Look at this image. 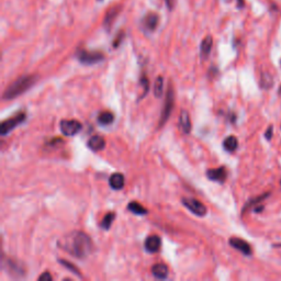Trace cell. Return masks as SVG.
<instances>
[{"label": "cell", "mask_w": 281, "mask_h": 281, "mask_svg": "<svg viewBox=\"0 0 281 281\" xmlns=\"http://www.w3.org/2000/svg\"><path fill=\"white\" fill-rule=\"evenodd\" d=\"M58 246L77 258H85L93 249L91 238L86 233L79 231H74L63 236L58 242Z\"/></svg>", "instance_id": "obj_1"}, {"label": "cell", "mask_w": 281, "mask_h": 281, "mask_svg": "<svg viewBox=\"0 0 281 281\" xmlns=\"http://www.w3.org/2000/svg\"><path fill=\"white\" fill-rule=\"evenodd\" d=\"M35 81H37V76L34 75H25L17 78L14 83L9 85L7 89L5 90L4 99L5 100H8V99H14L22 95V93L26 92Z\"/></svg>", "instance_id": "obj_2"}, {"label": "cell", "mask_w": 281, "mask_h": 281, "mask_svg": "<svg viewBox=\"0 0 281 281\" xmlns=\"http://www.w3.org/2000/svg\"><path fill=\"white\" fill-rule=\"evenodd\" d=\"M76 57L78 61L85 65H92L104 60V55L101 52L96 51H87V50H78L76 53Z\"/></svg>", "instance_id": "obj_3"}, {"label": "cell", "mask_w": 281, "mask_h": 281, "mask_svg": "<svg viewBox=\"0 0 281 281\" xmlns=\"http://www.w3.org/2000/svg\"><path fill=\"white\" fill-rule=\"evenodd\" d=\"M26 118H27L26 113L20 112V113H17L15 116H13V118L5 120L2 123V128H0V131H2V135H6V134H8L10 131H13L15 127L20 125L21 123L26 120Z\"/></svg>", "instance_id": "obj_4"}, {"label": "cell", "mask_w": 281, "mask_h": 281, "mask_svg": "<svg viewBox=\"0 0 281 281\" xmlns=\"http://www.w3.org/2000/svg\"><path fill=\"white\" fill-rule=\"evenodd\" d=\"M60 127L64 135L73 136L80 132L83 125L77 120H63L60 123Z\"/></svg>", "instance_id": "obj_5"}, {"label": "cell", "mask_w": 281, "mask_h": 281, "mask_svg": "<svg viewBox=\"0 0 281 281\" xmlns=\"http://www.w3.org/2000/svg\"><path fill=\"white\" fill-rule=\"evenodd\" d=\"M173 108H174V91L172 89V87H169L167 95H166V99H165V103H164V108L162 111L160 126H163L166 123V121L169 119Z\"/></svg>", "instance_id": "obj_6"}, {"label": "cell", "mask_w": 281, "mask_h": 281, "mask_svg": "<svg viewBox=\"0 0 281 281\" xmlns=\"http://www.w3.org/2000/svg\"><path fill=\"white\" fill-rule=\"evenodd\" d=\"M184 206L189 209L193 214H196L198 216H204L207 214V208L202 202H200L197 199L193 198H184L183 199Z\"/></svg>", "instance_id": "obj_7"}, {"label": "cell", "mask_w": 281, "mask_h": 281, "mask_svg": "<svg viewBox=\"0 0 281 281\" xmlns=\"http://www.w3.org/2000/svg\"><path fill=\"white\" fill-rule=\"evenodd\" d=\"M3 266L5 269H7L8 273L14 274L16 277H20L25 274V270H23V268L20 265H18V262L13 261L9 258H6V257H4L3 259Z\"/></svg>", "instance_id": "obj_8"}, {"label": "cell", "mask_w": 281, "mask_h": 281, "mask_svg": "<svg viewBox=\"0 0 281 281\" xmlns=\"http://www.w3.org/2000/svg\"><path fill=\"white\" fill-rule=\"evenodd\" d=\"M158 21H160V17H158L155 13H149L142 20L144 30L149 31V32L155 31L158 26Z\"/></svg>", "instance_id": "obj_9"}, {"label": "cell", "mask_w": 281, "mask_h": 281, "mask_svg": "<svg viewBox=\"0 0 281 281\" xmlns=\"http://www.w3.org/2000/svg\"><path fill=\"white\" fill-rule=\"evenodd\" d=\"M121 10H122L121 6H114V7L110 8V9L107 11V14H105V16H104L103 26H104L105 29H107L108 31L110 30L111 26H112L113 21L116 19V17H118L119 14L121 13Z\"/></svg>", "instance_id": "obj_10"}, {"label": "cell", "mask_w": 281, "mask_h": 281, "mask_svg": "<svg viewBox=\"0 0 281 281\" xmlns=\"http://www.w3.org/2000/svg\"><path fill=\"white\" fill-rule=\"evenodd\" d=\"M230 245L232 246L233 248H235L239 251H242V253L246 256H248L251 254V248H250V245L244 241L242 238H238V237H232L230 239Z\"/></svg>", "instance_id": "obj_11"}, {"label": "cell", "mask_w": 281, "mask_h": 281, "mask_svg": "<svg viewBox=\"0 0 281 281\" xmlns=\"http://www.w3.org/2000/svg\"><path fill=\"white\" fill-rule=\"evenodd\" d=\"M207 175H208V178L211 180L218 181V183H224L227 177V172H226V168L222 166L219 168L209 169Z\"/></svg>", "instance_id": "obj_12"}, {"label": "cell", "mask_w": 281, "mask_h": 281, "mask_svg": "<svg viewBox=\"0 0 281 281\" xmlns=\"http://www.w3.org/2000/svg\"><path fill=\"white\" fill-rule=\"evenodd\" d=\"M161 237L157 235H152L146 238L145 241V249L149 253H157L161 248Z\"/></svg>", "instance_id": "obj_13"}, {"label": "cell", "mask_w": 281, "mask_h": 281, "mask_svg": "<svg viewBox=\"0 0 281 281\" xmlns=\"http://www.w3.org/2000/svg\"><path fill=\"white\" fill-rule=\"evenodd\" d=\"M124 183H125V179H124V176L120 173H115L112 174L110 176L109 178V184L110 187L114 190H121L123 187H124Z\"/></svg>", "instance_id": "obj_14"}, {"label": "cell", "mask_w": 281, "mask_h": 281, "mask_svg": "<svg viewBox=\"0 0 281 281\" xmlns=\"http://www.w3.org/2000/svg\"><path fill=\"white\" fill-rule=\"evenodd\" d=\"M152 273L153 276L157 279H166L168 277V267L164 263H156L153 267H152Z\"/></svg>", "instance_id": "obj_15"}, {"label": "cell", "mask_w": 281, "mask_h": 281, "mask_svg": "<svg viewBox=\"0 0 281 281\" xmlns=\"http://www.w3.org/2000/svg\"><path fill=\"white\" fill-rule=\"evenodd\" d=\"M105 140L100 135H93L88 140V148L92 151H101L104 149Z\"/></svg>", "instance_id": "obj_16"}, {"label": "cell", "mask_w": 281, "mask_h": 281, "mask_svg": "<svg viewBox=\"0 0 281 281\" xmlns=\"http://www.w3.org/2000/svg\"><path fill=\"white\" fill-rule=\"evenodd\" d=\"M212 45H213V39L212 37H210V35H208V37H206L202 40L200 45V53L202 58H207L209 56L211 50H212Z\"/></svg>", "instance_id": "obj_17"}, {"label": "cell", "mask_w": 281, "mask_h": 281, "mask_svg": "<svg viewBox=\"0 0 281 281\" xmlns=\"http://www.w3.org/2000/svg\"><path fill=\"white\" fill-rule=\"evenodd\" d=\"M179 126L181 128V131L184 133L188 134L191 130V123H190V118L189 114L187 111H181L180 119H179Z\"/></svg>", "instance_id": "obj_18"}, {"label": "cell", "mask_w": 281, "mask_h": 281, "mask_svg": "<svg viewBox=\"0 0 281 281\" xmlns=\"http://www.w3.org/2000/svg\"><path fill=\"white\" fill-rule=\"evenodd\" d=\"M114 120V115L110 111H103L100 114L98 115V122L100 123L101 125H109Z\"/></svg>", "instance_id": "obj_19"}, {"label": "cell", "mask_w": 281, "mask_h": 281, "mask_svg": "<svg viewBox=\"0 0 281 281\" xmlns=\"http://www.w3.org/2000/svg\"><path fill=\"white\" fill-rule=\"evenodd\" d=\"M127 209L128 211H131L132 213L134 214H137V215H144V214H148V210H146L142 204L137 203L136 201H133L130 202L127 204Z\"/></svg>", "instance_id": "obj_20"}, {"label": "cell", "mask_w": 281, "mask_h": 281, "mask_svg": "<svg viewBox=\"0 0 281 281\" xmlns=\"http://www.w3.org/2000/svg\"><path fill=\"white\" fill-rule=\"evenodd\" d=\"M238 146V142H237V138L235 136H227L224 142H223V148L227 151V152H234Z\"/></svg>", "instance_id": "obj_21"}, {"label": "cell", "mask_w": 281, "mask_h": 281, "mask_svg": "<svg viewBox=\"0 0 281 281\" xmlns=\"http://www.w3.org/2000/svg\"><path fill=\"white\" fill-rule=\"evenodd\" d=\"M273 84V80L270 74L268 73H262L260 76V86L263 89H269Z\"/></svg>", "instance_id": "obj_22"}, {"label": "cell", "mask_w": 281, "mask_h": 281, "mask_svg": "<svg viewBox=\"0 0 281 281\" xmlns=\"http://www.w3.org/2000/svg\"><path fill=\"white\" fill-rule=\"evenodd\" d=\"M114 218H115V214L114 213H112V212L107 213V214L104 215V218L102 219V222H101L100 226L103 228V230H109L111 224H112Z\"/></svg>", "instance_id": "obj_23"}, {"label": "cell", "mask_w": 281, "mask_h": 281, "mask_svg": "<svg viewBox=\"0 0 281 281\" xmlns=\"http://www.w3.org/2000/svg\"><path fill=\"white\" fill-rule=\"evenodd\" d=\"M154 93L155 97H161L163 93V77H157L156 81H155V86H154Z\"/></svg>", "instance_id": "obj_24"}, {"label": "cell", "mask_w": 281, "mask_h": 281, "mask_svg": "<svg viewBox=\"0 0 281 281\" xmlns=\"http://www.w3.org/2000/svg\"><path fill=\"white\" fill-rule=\"evenodd\" d=\"M60 262H61V265H63L64 267H65V268H67V269H68V270H70V271H72L73 273L77 274V276H79V277L81 276V274H80V271L78 270V269H77V268H76V267H75L74 265H72V263H70V262H68L67 260L60 259Z\"/></svg>", "instance_id": "obj_25"}, {"label": "cell", "mask_w": 281, "mask_h": 281, "mask_svg": "<svg viewBox=\"0 0 281 281\" xmlns=\"http://www.w3.org/2000/svg\"><path fill=\"white\" fill-rule=\"evenodd\" d=\"M124 39V32H120L118 33V35L115 37V40L113 41V48H118V46L121 44V42Z\"/></svg>", "instance_id": "obj_26"}, {"label": "cell", "mask_w": 281, "mask_h": 281, "mask_svg": "<svg viewBox=\"0 0 281 281\" xmlns=\"http://www.w3.org/2000/svg\"><path fill=\"white\" fill-rule=\"evenodd\" d=\"M140 86H143V88H144V93H143V96H145L146 95V92L149 91V80H148V78H146V76L145 75H143L142 76V78H140Z\"/></svg>", "instance_id": "obj_27"}, {"label": "cell", "mask_w": 281, "mask_h": 281, "mask_svg": "<svg viewBox=\"0 0 281 281\" xmlns=\"http://www.w3.org/2000/svg\"><path fill=\"white\" fill-rule=\"evenodd\" d=\"M53 279V277L51 276V274L49 273V272H44V273H42L41 274V276L39 277V280L40 281H42V280H44V281H51Z\"/></svg>", "instance_id": "obj_28"}, {"label": "cell", "mask_w": 281, "mask_h": 281, "mask_svg": "<svg viewBox=\"0 0 281 281\" xmlns=\"http://www.w3.org/2000/svg\"><path fill=\"white\" fill-rule=\"evenodd\" d=\"M271 136H272V126H269L268 130L266 131V138L269 140L271 139Z\"/></svg>", "instance_id": "obj_29"}, {"label": "cell", "mask_w": 281, "mask_h": 281, "mask_svg": "<svg viewBox=\"0 0 281 281\" xmlns=\"http://www.w3.org/2000/svg\"><path fill=\"white\" fill-rule=\"evenodd\" d=\"M165 3H166V6L168 7V9L172 10L173 9V0H165Z\"/></svg>", "instance_id": "obj_30"}, {"label": "cell", "mask_w": 281, "mask_h": 281, "mask_svg": "<svg viewBox=\"0 0 281 281\" xmlns=\"http://www.w3.org/2000/svg\"><path fill=\"white\" fill-rule=\"evenodd\" d=\"M279 93L281 95V87H280V89H279Z\"/></svg>", "instance_id": "obj_31"}, {"label": "cell", "mask_w": 281, "mask_h": 281, "mask_svg": "<svg viewBox=\"0 0 281 281\" xmlns=\"http://www.w3.org/2000/svg\"><path fill=\"white\" fill-rule=\"evenodd\" d=\"M100 2H101V0H100Z\"/></svg>", "instance_id": "obj_32"}]
</instances>
